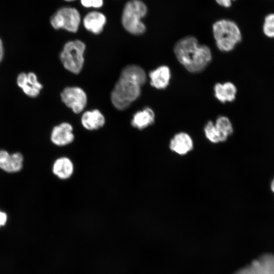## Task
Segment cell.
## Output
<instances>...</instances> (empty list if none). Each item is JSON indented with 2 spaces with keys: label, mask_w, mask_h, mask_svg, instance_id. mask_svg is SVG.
<instances>
[{
  "label": "cell",
  "mask_w": 274,
  "mask_h": 274,
  "mask_svg": "<svg viewBox=\"0 0 274 274\" xmlns=\"http://www.w3.org/2000/svg\"><path fill=\"white\" fill-rule=\"evenodd\" d=\"M174 52L179 61L191 73L203 71L212 59L210 48L199 45L197 39L191 36L180 40L175 46Z\"/></svg>",
  "instance_id": "cell-1"
},
{
  "label": "cell",
  "mask_w": 274,
  "mask_h": 274,
  "mask_svg": "<svg viewBox=\"0 0 274 274\" xmlns=\"http://www.w3.org/2000/svg\"><path fill=\"white\" fill-rule=\"evenodd\" d=\"M213 32L218 48L223 52L232 50L242 40V33L233 21L221 19L213 25Z\"/></svg>",
  "instance_id": "cell-2"
},
{
  "label": "cell",
  "mask_w": 274,
  "mask_h": 274,
  "mask_svg": "<svg viewBox=\"0 0 274 274\" xmlns=\"http://www.w3.org/2000/svg\"><path fill=\"white\" fill-rule=\"evenodd\" d=\"M141 86L136 82L119 77L111 93V100L118 110L124 111L141 95Z\"/></svg>",
  "instance_id": "cell-3"
},
{
  "label": "cell",
  "mask_w": 274,
  "mask_h": 274,
  "mask_svg": "<svg viewBox=\"0 0 274 274\" xmlns=\"http://www.w3.org/2000/svg\"><path fill=\"white\" fill-rule=\"evenodd\" d=\"M147 12L145 4L141 0H130L124 6L122 15V24L125 29L131 34L142 35L146 26L141 19Z\"/></svg>",
  "instance_id": "cell-4"
},
{
  "label": "cell",
  "mask_w": 274,
  "mask_h": 274,
  "mask_svg": "<svg viewBox=\"0 0 274 274\" xmlns=\"http://www.w3.org/2000/svg\"><path fill=\"white\" fill-rule=\"evenodd\" d=\"M85 49L86 45L81 40L66 42L59 55L64 68L73 74H79L83 67Z\"/></svg>",
  "instance_id": "cell-5"
},
{
  "label": "cell",
  "mask_w": 274,
  "mask_h": 274,
  "mask_svg": "<svg viewBox=\"0 0 274 274\" xmlns=\"http://www.w3.org/2000/svg\"><path fill=\"white\" fill-rule=\"evenodd\" d=\"M81 22L79 11L72 7H62L50 19V23L55 29L62 28L71 32H76Z\"/></svg>",
  "instance_id": "cell-6"
},
{
  "label": "cell",
  "mask_w": 274,
  "mask_h": 274,
  "mask_svg": "<svg viewBox=\"0 0 274 274\" xmlns=\"http://www.w3.org/2000/svg\"><path fill=\"white\" fill-rule=\"evenodd\" d=\"M62 101L75 114L81 113L87 103V96L85 91L77 86L67 87L61 92Z\"/></svg>",
  "instance_id": "cell-7"
},
{
  "label": "cell",
  "mask_w": 274,
  "mask_h": 274,
  "mask_svg": "<svg viewBox=\"0 0 274 274\" xmlns=\"http://www.w3.org/2000/svg\"><path fill=\"white\" fill-rule=\"evenodd\" d=\"M75 140L73 127L64 122L55 126L51 132L50 140L56 146L64 147L72 144Z\"/></svg>",
  "instance_id": "cell-8"
},
{
  "label": "cell",
  "mask_w": 274,
  "mask_h": 274,
  "mask_svg": "<svg viewBox=\"0 0 274 274\" xmlns=\"http://www.w3.org/2000/svg\"><path fill=\"white\" fill-rule=\"evenodd\" d=\"M17 83L24 93L31 97H37L43 88L36 75L32 72L20 73L17 78Z\"/></svg>",
  "instance_id": "cell-9"
},
{
  "label": "cell",
  "mask_w": 274,
  "mask_h": 274,
  "mask_svg": "<svg viewBox=\"0 0 274 274\" xmlns=\"http://www.w3.org/2000/svg\"><path fill=\"white\" fill-rule=\"evenodd\" d=\"M23 160L20 152L10 154L5 150H0V168L7 173L19 172L22 168Z\"/></svg>",
  "instance_id": "cell-10"
},
{
  "label": "cell",
  "mask_w": 274,
  "mask_h": 274,
  "mask_svg": "<svg viewBox=\"0 0 274 274\" xmlns=\"http://www.w3.org/2000/svg\"><path fill=\"white\" fill-rule=\"evenodd\" d=\"M170 150L180 155H185L193 149V142L189 134L184 132L176 133L170 140Z\"/></svg>",
  "instance_id": "cell-11"
},
{
  "label": "cell",
  "mask_w": 274,
  "mask_h": 274,
  "mask_svg": "<svg viewBox=\"0 0 274 274\" xmlns=\"http://www.w3.org/2000/svg\"><path fill=\"white\" fill-rule=\"evenodd\" d=\"M82 126L89 131H94L102 128L105 124L106 119L102 113L97 109L86 111L81 118Z\"/></svg>",
  "instance_id": "cell-12"
},
{
  "label": "cell",
  "mask_w": 274,
  "mask_h": 274,
  "mask_svg": "<svg viewBox=\"0 0 274 274\" xmlns=\"http://www.w3.org/2000/svg\"><path fill=\"white\" fill-rule=\"evenodd\" d=\"M74 164L72 160L66 156L57 158L53 162L52 173L57 178L61 180L69 179L74 173Z\"/></svg>",
  "instance_id": "cell-13"
},
{
  "label": "cell",
  "mask_w": 274,
  "mask_h": 274,
  "mask_svg": "<svg viewBox=\"0 0 274 274\" xmlns=\"http://www.w3.org/2000/svg\"><path fill=\"white\" fill-rule=\"evenodd\" d=\"M106 17L101 13L92 11L84 17L83 23L84 27L95 35L100 33L106 23Z\"/></svg>",
  "instance_id": "cell-14"
},
{
  "label": "cell",
  "mask_w": 274,
  "mask_h": 274,
  "mask_svg": "<svg viewBox=\"0 0 274 274\" xmlns=\"http://www.w3.org/2000/svg\"><path fill=\"white\" fill-rule=\"evenodd\" d=\"M149 77L150 84L153 87L162 89L166 88L169 83L170 71L166 65H161L151 71Z\"/></svg>",
  "instance_id": "cell-15"
},
{
  "label": "cell",
  "mask_w": 274,
  "mask_h": 274,
  "mask_svg": "<svg viewBox=\"0 0 274 274\" xmlns=\"http://www.w3.org/2000/svg\"><path fill=\"white\" fill-rule=\"evenodd\" d=\"M155 121L154 111L149 107L135 112L131 119V126L139 130H143L153 124Z\"/></svg>",
  "instance_id": "cell-16"
},
{
  "label": "cell",
  "mask_w": 274,
  "mask_h": 274,
  "mask_svg": "<svg viewBox=\"0 0 274 274\" xmlns=\"http://www.w3.org/2000/svg\"><path fill=\"white\" fill-rule=\"evenodd\" d=\"M216 98L222 103L233 101L236 96L237 89L231 82L220 83L215 84L214 87Z\"/></svg>",
  "instance_id": "cell-17"
},
{
  "label": "cell",
  "mask_w": 274,
  "mask_h": 274,
  "mask_svg": "<svg viewBox=\"0 0 274 274\" xmlns=\"http://www.w3.org/2000/svg\"><path fill=\"white\" fill-rule=\"evenodd\" d=\"M120 77L130 79L141 86L146 83L147 80L145 71L136 64H129L125 66L122 70Z\"/></svg>",
  "instance_id": "cell-18"
},
{
  "label": "cell",
  "mask_w": 274,
  "mask_h": 274,
  "mask_svg": "<svg viewBox=\"0 0 274 274\" xmlns=\"http://www.w3.org/2000/svg\"><path fill=\"white\" fill-rule=\"evenodd\" d=\"M215 125L219 132L221 142L226 141L228 136L233 133V129L231 122L226 116L219 117L217 119Z\"/></svg>",
  "instance_id": "cell-19"
},
{
  "label": "cell",
  "mask_w": 274,
  "mask_h": 274,
  "mask_svg": "<svg viewBox=\"0 0 274 274\" xmlns=\"http://www.w3.org/2000/svg\"><path fill=\"white\" fill-rule=\"evenodd\" d=\"M204 132L207 139L211 143L217 144L220 142L219 132L216 128L215 123L210 121L204 127Z\"/></svg>",
  "instance_id": "cell-20"
},
{
  "label": "cell",
  "mask_w": 274,
  "mask_h": 274,
  "mask_svg": "<svg viewBox=\"0 0 274 274\" xmlns=\"http://www.w3.org/2000/svg\"><path fill=\"white\" fill-rule=\"evenodd\" d=\"M262 30L267 37L274 38V13L268 14L265 17Z\"/></svg>",
  "instance_id": "cell-21"
},
{
  "label": "cell",
  "mask_w": 274,
  "mask_h": 274,
  "mask_svg": "<svg viewBox=\"0 0 274 274\" xmlns=\"http://www.w3.org/2000/svg\"><path fill=\"white\" fill-rule=\"evenodd\" d=\"M81 3L86 8H98L102 7L103 0H81Z\"/></svg>",
  "instance_id": "cell-22"
},
{
  "label": "cell",
  "mask_w": 274,
  "mask_h": 274,
  "mask_svg": "<svg viewBox=\"0 0 274 274\" xmlns=\"http://www.w3.org/2000/svg\"><path fill=\"white\" fill-rule=\"evenodd\" d=\"M218 5L221 6L228 8L231 6V2L235 0H215Z\"/></svg>",
  "instance_id": "cell-23"
},
{
  "label": "cell",
  "mask_w": 274,
  "mask_h": 274,
  "mask_svg": "<svg viewBox=\"0 0 274 274\" xmlns=\"http://www.w3.org/2000/svg\"><path fill=\"white\" fill-rule=\"evenodd\" d=\"M7 218V214L0 210V227L6 224Z\"/></svg>",
  "instance_id": "cell-24"
},
{
  "label": "cell",
  "mask_w": 274,
  "mask_h": 274,
  "mask_svg": "<svg viewBox=\"0 0 274 274\" xmlns=\"http://www.w3.org/2000/svg\"><path fill=\"white\" fill-rule=\"evenodd\" d=\"M4 56V47L2 40L0 39V62L3 59Z\"/></svg>",
  "instance_id": "cell-25"
},
{
  "label": "cell",
  "mask_w": 274,
  "mask_h": 274,
  "mask_svg": "<svg viewBox=\"0 0 274 274\" xmlns=\"http://www.w3.org/2000/svg\"><path fill=\"white\" fill-rule=\"evenodd\" d=\"M270 186H271V189L272 191L274 193V179L271 181Z\"/></svg>",
  "instance_id": "cell-26"
},
{
  "label": "cell",
  "mask_w": 274,
  "mask_h": 274,
  "mask_svg": "<svg viewBox=\"0 0 274 274\" xmlns=\"http://www.w3.org/2000/svg\"><path fill=\"white\" fill-rule=\"evenodd\" d=\"M65 1H68V2H71V1H74V0H65Z\"/></svg>",
  "instance_id": "cell-27"
}]
</instances>
